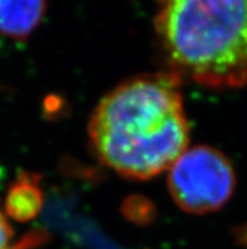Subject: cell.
I'll list each match as a JSON object with an SVG mask.
<instances>
[{"instance_id": "obj_6", "label": "cell", "mask_w": 247, "mask_h": 249, "mask_svg": "<svg viewBox=\"0 0 247 249\" xmlns=\"http://www.w3.org/2000/svg\"><path fill=\"white\" fill-rule=\"evenodd\" d=\"M14 231L8 216L0 209V249H19L14 244Z\"/></svg>"}, {"instance_id": "obj_2", "label": "cell", "mask_w": 247, "mask_h": 249, "mask_svg": "<svg viewBox=\"0 0 247 249\" xmlns=\"http://www.w3.org/2000/svg\"><path fill=\"white\" fill-rule=\"evenodd\" d=\"M155 28L177 77L218 90L247 84V0H164Z\"/></svg>"}, {"instance_id": "obj_7", "label": "cell", "mask_w": 247, "mask_h": 249, "mask_svg": "<svg viewBox=\"0 0 247 249\" xmlns=\"http://www.w3.org/2000/svg\"><path fill=\"white\" fill-rule=\"evenodd\" d=\"M236 238H237L238 243L241 244V246L247 247V224L238 228L237 233H236Z\"/></svg>"}, {"instance_id": "obj_3", "label": "cell", "mask_w": 247, "mask_h": 249, "mask_svg": "<svg viewBox=\"0 0 247 249\" xmlns=\"http://www.w3.org/2000/svg\"><path fill=\"white\" fill-rule=\"evenodd\" d=\"M168 189L175 204L191 214L214 212L236 185L232 164L212 147L187 148L168 168Z\"/></svg>"}, {"instance_id": "obj_4", "label": "cell", "mask_w": 247, "mask_h": 249, "mask_svg": "<svg viewBox=\"0 0 247 249\" xmlns=\"http://www.w3.org/2000/svg\"><path fill=\"white\" fill-rule=\"evenodd\" d=\"M46 0H0V35L22 39L41 23Z\"/></svg>"}, {"instance_id": "obj_1", "label": "cell", "mask_w": 247, "mask_h": 249, "mask_svg": "<svg viewBox=\"0 0 247 249\" xmlns=\"http://www.w3.org/2000/svg\"><path fill=\"white\" fill-rule=\"evenodd\" d=\"M88 136L99 160L121 176L168 171L189 142L178 77L140 76L115 88L95 109Z\"/></svg>"}, {"instance_id": "obj_5", "label": "cell", "mask_w": 247, "mask_h": 249, "mask_svg": "<svg viewBox=\"0 0 247 249\" xmlns=\"http://www.w3.org/2000/svg\"><path fill=\"white\" fill-rule=\"evenodd\" d=\"M43 194L35 176L23 174L10 186L6 194L5 213L19 221L34 219L42 209Z\"/></svg>"}]
</instances>
